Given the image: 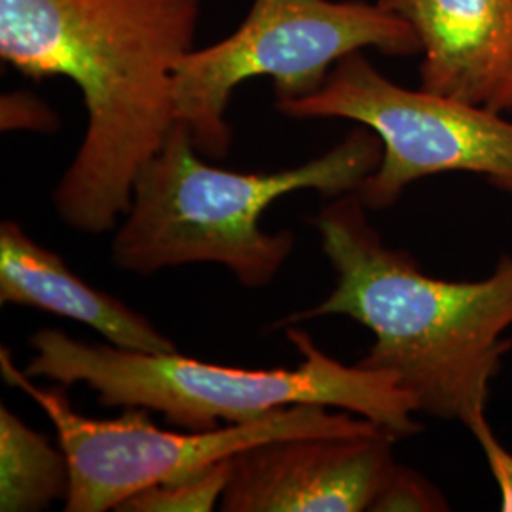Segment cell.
Listing matches in <instances>:
<instances>
[{
	"label": "cell",
	"mask_w": 512,
	"mask_h": 512,
	"mask_svg": "<svg viewBox=\"0 0 512 512\" xmlns=\"http://www.w3.org/2000/svg\"><path fill=\"white\" fill-rule=\"evenodd\" d=\"M374 511H448V503L431 482L401 465Z\"/></svg>",
	"instance_id": "4fadbf2b"
},
{
	"label": "cell",
	"mask_w": 512,
	"mask_h": 512,
	"mask_svg": "<svg viewBox=\"0 0 512 512\" xmlns=\"http://www.w3.org/2000/svg\"><path fill=\"white\" fill-rule=\"evenodd\" d=\"M4 382L25 391L54 423L65 452L71 484L67 512L116 511L148 486L179 480L275 439L300 435H351L382 427L348 410L296 404L274 414L211 431H167L150 420V410L129 406L116 420H92L74 410L59 389H42L0 349Z\"/></svg>",
	"instance_id": "8992f818"
},
{
	"label": "cell",
	"mask_w": 512,
	"mask_h": 512,
	"mask_svg": "<svg viewBox=\"0 0 512 512\" xmlns=\"http://www.w3.org/2000/svg\"><path fill=\"white\" fill-rule=\"evenodd\" d=\"M277 110L298 120H351L378 135L382 162L355 190L366 209H387L410 184L440 173L484 177L512 200L507 114L423 88H403L361 52L338 61L313 95L277 101Z\"/></svg>",
	"instance_id": "52a82bcc"
},
{
	"label": "cell",
	"mask_w": 512,
	"mask_h": 512,
	"mask_svg": "<svg viewBox=\"0 0 512 512\" xmlns=\"http://www.w3.org/2000/svg\"><path fill=\"white\" fill-rule=\"evenodd\" d=\"M385 427L262 442L232 458L222 512L374 511L399 473Z\"/></svg>",
	"instance_id": "ba28073f"
},
{
	"label": "cell",
	"mask_w": 512,
	"mask_h": 512,
	"mask_svg": "<svg viewBox=\"0 0 512 512\" xmlns=\"http://www.w3.org/2000/svg\"><path fill=\"white\" fill-rule=\"evenodd\" d=\"M365 211L349 192L313 219L336 287L275 327L327 315L355 319L374 334L359 365L391 372L421 414L469 427L486 414L490 385L512 348V256L478 281L439 279L387 247Z\"/></svg>",
	"instance_id": "7a4b0ae2"
},
{
	"label": "cell",
	"mask_w": 512,
	"mask_h": 512,
	"mask_svg": "<svg viewBox=\"0 0 512 512\" xmlns=\"http://www.w3.org/2000/svg\"><path fill=\"white\" fill-rule=\"evenodd\" d=\"M478 440L501 492V511L512 512V454L495 437L486 414L467 427Z\"/></svg>",
	"instance_id": "5bb4252c"
},
{
	"label": "cell",
	"mask_w": 512,
	"mask_h": 512,
	"mask_svg": "<svg viewBox=\"0 0 512 512\" xmlns=\"http://www.w3.org/2000/svg\"><path fill=\"white\" fill-rule=\"evenodd\" d=\"M382 162V143L361 126L323 156L274 173H239L205 164L177 122L133 186L112 239L118 268L152 275L186 264H219L245 287L268 285L293 253L291 230L266 232L260 217L279 198L315 190L355 192Z\"/></svg>",
	"instance_id": "3957f363"
},
{
	"label": "cell",
	"mask_w": 512,
	"mask_h": 512,
	"mask_svg": "<svg viewBox=\"0 0 512 512\" xmlns=\"http://www.w3.org/2000/svg\"><path fill=\"white\" fill-rule=\"evenodd\" d=\"M420 40L423 90L512 112V0H378Z\"/></svg>",
	"instance_id": "9c48e42d"
},
{
	"label": "cell",
	"mask_w": 512,
	"mask_h": 512,
	"mask_svg": "<svg viewBox=\"0 0 512 512\" xmlns=\"http://www.w3.org/2000/svg\"><path fill=\"white\" fill-rule=\"evenodd\" d=\"M374 48L420 54L408 21L363 0H255L238 31L190 50L175 69V116L202 156H226L232 131L226 109L241 82L270 76L277 101L317 92L344 57Z\"/></svg>",
	"instance_id": "5b68a950"
},
{
	"label": "cell",
	"mask_w": 512,
	"mask_h": 512,
	"mask_svg": "<svg viewBox=\"0 0 512 512\" xmlns=\"http://www.w3.org/2000/svg\"><path fill=\"white\" fill-rule=\"evenodd\" d=\"M200 0H0V55L19 73L73 80L88 126L54 190L80 234L128 213L141 169L175 116V69L192 50Z\"/></svg>",
	"instance_id": "6da1fadb"
},
{
	"label": "cell",
	"mask_w": 512,
	"mask_h": 512,
	"mask_svg": "<svg viewBox=\"0 0 512 512\" xmlns=\"http://www.w3.org/2000/svg\"><path fill=\"white\" fill-rule=\"evenodd\" d=\"M287 338L302 355L293 368H236L202 363L179 351L143 353L84 344L59 329L29 340V378L84 384L101 406H137L164 414L184 431H211L266 418L296 404H323L376 421L397 439L420 431L412 397L391 372L342 365L317 348L306 330L291 325Z\"/></svg>",
	"instance_id": "277c9868"
},
{
	"label": "cell",
	"mask_w": 512,
	"mask_h": 512,
	"mask_svg": "<svg viewBox=\"0 0 512 512\" xmlns=\"http://www.w3.org/2000/svg\"><path fill=\"white\" fill-rule=\"evenodd\" d=\"M232 473V458L219 461L200 473L148 486L131 495L116 511L211 512L220 505Z\"/></svg>",
	"instance_id": "7c38bea8"
},
{
	"label": "cell",
	"mask_w": 512,
	"mask_h": 512,
	"mask_svg": "<svg viewBox=\"0 0 512 512\" xmlns=\"http://www.w3.org/2000/svg\"><path fill=\"white\" fill-rule=\"evenodd\" d=\"M0 304L73 319L116 348L143 353L179 351L147 317L86 283L61 256L37 243L14 220L0 224Z\"/></svg>",
	"instance_id": "30bf717a"
},
{
	"label": "cell",
	"mask_w": 512,
	"mask_h": 512,
	"mask_svg": "<svg viewBox=\"0 0 512 512\" xmlns=\"http://www.w3.org/2000/svg\"><path fill=\"white\" fill-rule=\"evenodd\" d=\"M71 471L65 452L0 406V511L37 512L67 497Z\"/></svg>",
	"instance_id": "8fae6325"
}]
</instances>
